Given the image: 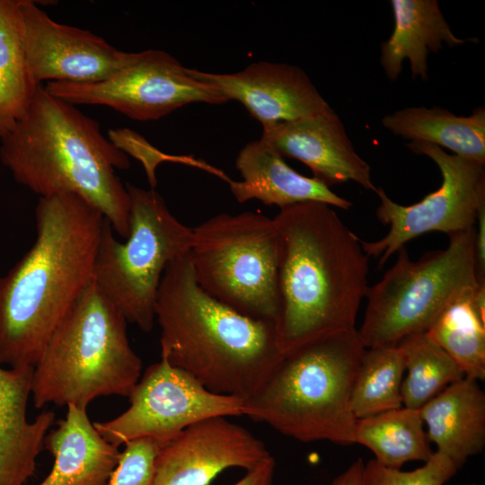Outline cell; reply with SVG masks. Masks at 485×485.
<instances>
[{"label":"cell","mask_w":485,"mask_h":485,"mask_svg":"<svg viewBox=\"0 0 485 485\" xmlns=\"http://www.w3.org/2000/svg\"><path fill=\"white\" fill-rule=\"evenodd\" d=\"M354 444L371 450L378 463L398 470L407 462L426 463L434 454L420 410L403 406L357 419Z\"/></svg>","instance_id":"603a6c76"},{"label":"cell","mask_w":485,"mask_h":485,"mask_svg":"<svg viewBox=\"0 0 485 485\" xmlns=\"http://www.w3.org/2000/svg\"><path fill=\"white\" fill-rule=\"evenodd\" d=\"M36 239L0 277V366L34 367L93 281L103 216L74 194L40 198Z\"/></svg>","instance_id":"6da1fadb"},{"label":"cell","mask_w":485,"mask_h":485,"mask_svg":"<svg viewBox=\"0 0 485 485\" xmlns=\"http://www.w3.org/2000/svg\"><path fill=\"white\" fill-rule=\"evenodd\" d=\"M404 357L397 346H377L365 349L350 397L357 419L402 407L401 384Z\"/></svg>","instance_id":"d4e9b609"},{"label":"cell","mask_w":485,"mask_h":485,"mask_svg":"<svg viewBox=\"0 0 485 485\" xmlns=\"http://www.w3.org/2000/svg\"><path fill=\"white\" fill-rule=\"evenodd\" d=\"M192 231L198 286L242 315L276 322L280 242L274 219L253 211L220 213Z\"/></svg>","instance_id":"9c48e42d"},{"label":"cell","mask_w":485,"mask_h":485,"mask_svg":"<svg viewBox=\"0 0 485 485\" xmlns=\"http://www.w3.org/2000/svg\"><path fill=\"white\" fill-rule=\"evenodd\" d=\"M276 463L273 457L259 466L247 471L246 474L232 485H273Z\"/></svg>","instance_id":"4dcf8cb0"},{"label":"cell","mask_w":485,"mask_h":485,"mask_svg":"<svg viewBox=\"0 0 485 485\" xmlns=\"http://www.w3.org/2000/svg\"><path fill=\"white\" fill-rule=\"evenodd\" d=\"M475 225V264L476 276L480 285H485V203L477 214Z\"/></svg>","instance_id":"f546056e"},{"label":"cell","mask_w":485,"mask_h":485,"mask_svg":"<svg viewBox=\"0 0 485 485\" xmlns=\"http://www.w3.org/2000/svg\"><path fill=\"white\" fill-rule=\"evenodd\" d=\"M365 349L353 329L285 353L245 400L244 416L301 442L354 445L350 397Z\"/></svg>","instance_id":"5b68a950"},{"label":"cell","mask_w":485,"mask_h":485,"mask_svg":"<svg viewBox=\"0 0 485 485\" xmlns=\"http://www.w3.org/2000/svg\"><path fill=\"white\" fill-rule=\"evenodd\" d=\"M154 317L161 357L215 393L249 399L284 356L274 322L242 315L198 286L190 251L166 267Z\"/></svg>","instance_id":"3957f363"},{"label":"cell","mask_w":485,"mask_h":485,"mask_svg":"<svg viewBox=\"0 0 485 485\" xmlns=\"http://www.w3.org/2000/svg\"><path fill=\"white\" fill-rule=\"evenodd\" d=\"M454 464L445 454L434 452L424 465L413 471L391 469L375 459L365 463V485H445L457 472Z\"/></svg>","instance_id":"83f0119b"},{"label":"cell","mask_w":485,"mask_h":485,"mask_svg":"<svg viewBox=\"0 0 485 485\" xmlns=\"http://www.w3.org/2000/svg\"><path fill=\"white\" fill-rule=\"evenodd\" d=\"M130 198L129 233L116 239L104 218L93 281L128 322L150 331L163 274L174 260L190 251L192 228L180 222L154 189L127 183Z\"/></svg>","instance_id":"ba28073f"},{"label":"cell","mask_w":485,"mask_h":485,"mask_svg":"<svg viewBox=\"0 0 485 485\" xmlns=\"http://www.w3.org/2000/svg\"><path fill=\"white\" fill-rule=\"evenodd\" d=\"M38 85L28 66L21 23L0 14V140L25 114Z\"/></svg>","instance_id":"4316f807"},{"label":"cell","mask_w":485,"mask_h":485,"mask_svg":"<svg viewBox=\"0 0 485 485\" xmlns=\"http://www.w3.org/2000/svg\"><path fill=\"white\" fill-rule=\"evenodd\" d=\"M235 166L242 181H227L238 202L258 199L279 208L315 201L348 209L352 203L334 193L315 177H306L291 168L263 138L248 143L239 152Z\"/></svg>","instance_id":"ac0fdd59"},{"label":"cell","mask_w":485,"mask_h":485,"mask_svg":"<svg viewBox=\"0 0 485 485\" xmlns=\"http://www.w3.org/2000/svg\"><path fill=\"white\" fill-rule=\"evenodd\" d=\"M44 449L51 454L54 463L36 485H106L121 454L97 431L86 409L72 404L65 419L48 432Z\"/></svg>","instance_id":"d6986e66"},{"label":"cell","mask_w":485,"mask_h":485,"mask_svg":"<svg viewBox=\"0 0 485 485\" xmlns=\"http://www.w3.org/2000/svg\"><path fill=\"white\" fill-rule=\"evenodd\" d=\"M26 59L34 81L95 83L127 66L135 52L119 50L104 39L59 23L31 0H21Z\"/></svg>","instance_id":"4fadbf2b"},{"label":"cell","mask_w":485,"mask_h":485,"mask_svg":"<svg viewBox=\"0 0 485 485\" xmlns=\"http://www.w3.org/2000/svg\"><path fill=\"white\" fill-rule=\"evenodd\" d=\"M33 367L0 366V485H25L35 473L37 458L56 415L42 410L27 419Z\"/></svg>","instance_id":"e0dca14e"},{"label":"cell","mask_w":485,"mask_h":485,"mask_svg":"<svg viewBox=\"0 0 485 485\" xmlns=\"http://www.w3.org/2000/svg\"><path fill=\"white\" fill-rule=\"evenodd\" d=\"M364 468V461L357 458L331 485H365Z\"/></svg>","instance_id":"1f68e13d"},{"label":"cell","mask_w":485,"mask_h":485,"mask_svg":"<svg viewBox=\"0 0 485 485\" xmlns=\"http://www.w3.org/2000/svg\"><path fill=\"white\" fill-rule=\"evenodd\" d=\"M383 126L410 142L447 148L455 155L485 163V109L457 116L441 107H409L385 115Z\"/></svg>","instance_id":"7402d4cb"},{"label":"cell","mask_w":485,"mask_h":485,"mask_svg":"<svg viewBox=\"0 0 485 485\" xmlns=\"http://www.w3.org/2000/svg\"><path fill=\"white\" fill-rule=\"evenodd\" d=\"M44 87L70 104L107 106L139 121L159 119L193 102L229 101L216 89L191 76L172 55L158 49L135 52L127 66L101 82H48Z\"/></svg>","instance_id":"8fae6325"},{"label":"cell","mask_w":485,"mask_h":485,"mask_svg":"<svg viewBox=\"0 0 485 485\" xmlns=\"http://www.w3.org/2000/svg\"><path fill=\"white\" fill-rule=\"evenodd\" d=\"M406 146L436 164L442 183L420 201L407 206L394 202L382 187L376 188L380 200L376 217L390 229L380 240L360 242L368 257L379 258V269L406 242L426 233L450 236L474 227L478 210L485 203V163L449 154L428 143L409 142Z\"/></svg>","instance_id":"30bf717a"},{"label":"cell","mask_w":485,"mask_h":485,"mask_svg":"<svg viewBox=\"0 0 485 485\" xmlns=\"http://www.w3.org/2000/svg\"><path fill=\"white\" fill-rule=\"evenodd\" d=\"M262 128L261 138L282 157L299 160L327 186L351 181L376 190L369 164L356 152L341 119L331 107Z\"/></svg>","instance_id":"2e32d148"},{"label":"cell","mask_w":485,"mask_h":485,"mask_svg":"<svg viewBox=\"0 0 485 485\" xmlns=\"http://www.w3.org/2000/svg\"><path fill=\"white\" fill-rule=\"evenodd\" d=\"M446 249L412 260L405 246L395 264L369 287L362 325L366 348L396 346L406 336L427 332L442 313L480 285L475 264V226L449 236Z\"/></svg>","instance_id":"52a82bcc"},{"label":"cell","mask_w":485,"mask_h":485,"mask_svg":"<svg viewBox=\"0 0 485 485\" xmlns=\"http://www.w3.org/2000/svg\"><path fill=\"white\" fill-rule=\"evenodd\" d=\"M188 71L228 101L241 102L262 128L330 108L305 72L293 65L259 61L236 73Z\"/></svg>","instance_id":"9a60e30c"},{"label":"cell","mask_w":485,"mask_h":485,"mask_svg":"<svg viewBox=\"0 0 485 485\" xmlns=\"http://www.w3.org/2000/svg\"><path fill=\"white\" fill-rule=\"evenodd\" d=\"M273 219L280 242L275 324L281 351L356 329L369 287L360 239L321 202L286 207Z\"/></svg>","instance_id":"7a4b0ae2"},{"label":"cell","mask_w":485,"mask_h":485,"mask_svg":"<svg viewBox=\"0 0 485 485\" xmlns=\"http://www.w3.org/2000/svg\"><path fill=\"white\" fill-rule=\"evenodd\" d=\"M128 398L129 407L123 413L93 422L102 437L118 447L144 437L166 444L198 420L244 416L243 399L207 390L163 357L146 369Z\"/></svg>","instance_id":"7c38bea8"},{"label":"cell","mask_w":485,"mask_h":485,"mask_svg":"<svg viewBox=\"0 0 485 485\" xmlns=\"http://www.w3.org/2000/svg\"><path fill=\"white\" fill-rule=\"evenodd\" d=\"M4 0H0V8L3 6Z\"/></svg>","instance_id":"d6a6232c"},{"label":"cell","mask_w":485,"mask_h":485,"mask_svg":"<svg viewBox=\"0 0 485 485\" xmlns=\"http://www.w3.org/2000/svg\"><path fill=\"white\" fill-rule=\"evenodd\" d=\"M0 141V160L17 182L40 198L76 195L128 237L130 198L115 170L128 169L129 159L95 119L39 84L25 114Z\"/></svg>","instance_id":"277c9868"},{"label":"cell","mask_w":485,"mask_h":485,"mask_svg":"<svg viewBox=\"0 0 485 485\" xmlns=\"http://www.w3.org/2000/svg\"><path fill=\"white\" fill-rule=\"evenodd\" d=\"M396 346L405 362L406 375L401 384L403 407L420 410L448 385L465 376L427 332L406 336Z\"/></svg>","instance_id":"cb8c5ba5"},{"label":"cell","mask_w":485,"mask_h":485,"mask_svg":"<svg viewBox=\"0 0 485 485\" xmlns=\"http://www.w3.org/2000/svg\"><path fill=\"white\" fill-rule=\"evenodd\" d=\"M394 26L391 36L381 43L380 63L386 76L396 80L408 59L413 78L428 79V55L464 44L445 21L436 0H392Z\"/></svg>","instance_id":"44dd1931"},{"label":"cell","mask_w":485,"mask_h":485,"mask_svg":"<svg viewBox=\"0 0 485 485\" xmlns=\"http://www.w3.org/2000/svg\"><path fill=\"white\" fill-rule=\"evenodd\" d=\"M272 455L247 428L216 416L198 420L163 445L154 460V485H209L223 471H250Z\"/></svg>","instance_id":"5bb4252c"},{"label":"cell","mask_w":485,"mask_h":485,"mask_svg":"<svg viewBox=\"0 0 485 485\" xmlns=\"http://www.w3.org/2000/svg\"><path fill=\"white\" fill-rule=\"evenodd\" d=\"M420 414L429 442L459 470L485 446V393L464 376L428 401Z\"/></svg>","instance_id":"ffe728a7"},{"label":"cell","mask_w":485,"mask_h":485,"mask_svg":"<svg viewBox=\"0 0 485 485\" xmlns=\"http://www.w3.org/2000/svg\"><path fill=\"white\" fill-rule=\"evenodd\" d=\"M163 445L151 437L126 443L106 485H154V460Z\"/></svg>","instance_id":"f1b7e54d"},{"label":"cell","mask_w":485,"mask_h":485,"mask_svg":"<svg viewBox=\"0 0 485 485\" xmlns=\"http://www.w3.org/2000/svg\"><path fill=\"white\" fill-rule=\"evenodd\" d=\"M127 320L93 281L53 331L33 367L31 398L87 409L101 396H128L142 375Z\"/></svg>","instance_id":"8992f818"},{"label":"cell","mask_w":485,"mask_h":485,"mask_svg":"<svg viewBox=\"0 0 485 485\" xmlns=\"http://www.w3.org/2000/svg\"><path fill=\"white\" fill-rule=\"evenodd\" d=\"M475 290L448 306L427 333L454 359L466 377L483 381L485 319L473 304Z\"/></svg>","instance_id":"484cf974"}]
</instances>
